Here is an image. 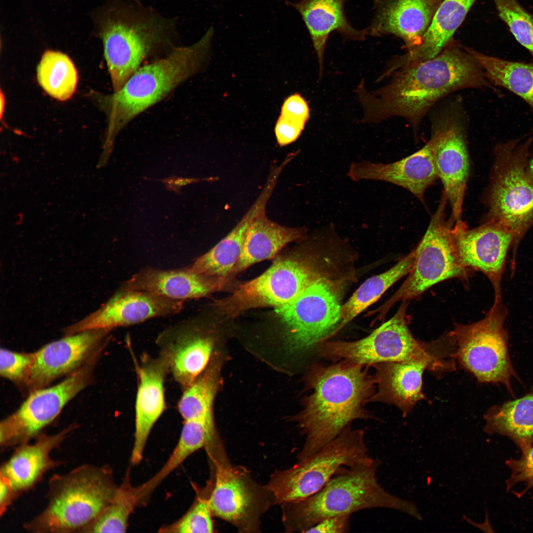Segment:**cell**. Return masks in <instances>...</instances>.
I'll list each match as a JSON object with an SVG mask.
<instances>
[{"label": "cell", "instance_id": "6da1fadb", "mask_svg": "<svg viewBox=\"0 0 533 533\" xmlns=\"http://www.w3.org/2000/svg\"><path fill=\"white\" fill-rule=\"evenodd\" d=\"M391 74L389 82L375 91L367 90L363 81L358 86L363 123L400 117L416 131L430 109L455 91L489 88L498 93L476 59L454 39L435 57L404 65Z\"/></svg>", "mask_w": 533, "mask_h": 533}, {"label": "cell", "instance_id": "7a4b0ae2", "mask_svg": "<svg viewBox=\"0 0 533 533\" xmlns=\"http://www.w3.org/2000/svg\"><path fill=\"white\" fill-rule=\"evenodd\" d=\"M363 366L342 361L315 365L308 372L306 385L312 391L295 418L305 436L298 461L315 453L354 420L372 418L365 406L375 392V380Z\"/></svg>", "mask_w": 533, "mask_h": 533}, {"label": "cell", "instance_id": "3957f363", "mask_svg": "<svg viewBox=\"0 0 533 533\" xmlns=\"http://www.w3.org/2000/svg\"><path fill=\"white\" fill-rule=\"evenodd\" d=\"M380 462L373 458L349 467L311 495L281 505L285 530L305 533L325 518L372 508L392 509L418 517L419 513L414 504L393 495L379 483Z\"/></svg>", "mask_w": 533, "mask_h": 533}, {"label": "cell", "instance_id": "277c9868", "mask_svg": "<svg viewBox=\"0 0 533 533\" xmlns=\"http://www.w3.org/2000/svg\"><path fill=\"white\" fill-rule=\"evenodd\" d=\"M92 19L93 32L102 42L114 92L146 58L171 45L173 23L146 8L113 1L96 10Z\"/></svg>", "mask_w": 533, "mask_h": 533}, {"label": "cell", "instance_id": "5b68a950", "mask_svg": "<svg viewBox=\"0 0 533 533\" xmlns=\"http://www.w3.org/2000/svg\"><path fill=\"white\" fill-rule=\"evenodd\" d=\"M214 30L190 45L172 48L161 58L140 67L121 88L102 99L109 118L106 150L132 119L162 100L201 67L208 53Z\"/></svg>", "mask_w": 533, "mask_h": 533}, {"label": "cell", "instance_id": "8992f818", "mask_svg": "<svg viewBox=\"0 0 533 533\" xmlns=\"http://www.w3.org/2000/svg\"><path fill=\"white\" fill-rule=\"evenodd\" d=\"M47 503L24 527L36 533L80 532L111 502L118 488L107 467L83 464L49 480Z\"/></svg>", "mask_w": 533, "mask_h": 533}, {"label": "cell", "instance_id": "52a82bcc", "mask_svg": "<svg viewBox=\"0 0 533 533\" xmlns=\"http://www.w3.org/2000/svg\"><path fill=\"white\" fill-rule=\"evenodd\" d=\"M372 458L364 431L349 427L308 457L276 470L266 486L275 504L297 502L319 491L336 475Z\"/></svg>", "mask_w": 533, "mask_h": 533}, {"label": "cell", "instance_id": "ba28073f", "mask_svg": "<svg viewBox=\"0 0 533 533\" xmlns=\"http://www.w3.org/2000/svg\"><path fill=\"white\" fill-rule=\"evenodd\" d=\"M533 131L526 137L498 145L489 192L490 221L513 235L514 249L533 223V181L527 160Z\"/></svg>", "mask_w": 533, "mask_h": 533}, {"label": "cell", "instance_id": "9c48e42d", "mask_svg": "<svg viewBox=\"0 0 533 533\" xmlns=\"http://www.w3.org/2000/svg\"><path fill=\"white\" fill-rule=\"evenodd\" d=\"M506 316L501 299L495 300L484 318L470 324H455L450 333L457 345L454 356L462 367L479 382L502 384L515 397L512 382L520 380L509 354Z\"/></svg>", "mask_w": 533, "mask_h": 533}, {"label": "cell", "instance_id": "30bf717a", "mask_svg": "<svg viewBox=\"0 0 533 533\" xmlns=\"http://www.w3.org/2000/svg\"><path fill=\"white\" fill-rule=\"evenodd\" d=\"M394 315L366 337L353 342L323 341L316 345L319 355L333 361L339 360L362 365L419 359L439 358V341L424 343L417 340L410 331L407 319L409 301H401Z\"/></svg>", "mask_w": 533, "mask_h": 533}, {"label": "cell", "instance_id": "8fae6325", "mask_svg": "<svg viewBox=\"0 0 533 533\" xmlns=\"http://www.w3.org/2000/svg\"><path fill=\"white\" fill-rule=\"evenodd\" d=\"M448 202L443 192L438 208L427 230L415 248L414 265L408 277L394 294L378 310L383 318L396 302L410 301L434 285L445 280L465 279L468 270L461 264L457 253L453 227L445 219Z\"/></svg>", "mask_w": 533, "mask_h": 533}, {"label": "cell", "instance_id": "7c38bea8", "mask_svg": "<svg viewBox=\"0 0 533 533\" xmlns=\"http://www.w3.org/2000/svg\"><path fill=\"white\" fill-rule=\"evenodd\" d=\"M311 268L297 254L279 257L263 274L241 284L229 296L216 301L213 306L221 316L231 318L251 308L285 305L320 276Z\"/></svg>", "mask_w": 533, "mask_h": 533}, {"label": "cell", "instance_id": "4fadbf2b", "mask_svg": "<svg viewBox=\"0 0 533 533\" xmlns=\"http://www.w3.org/2000/svg\"><path fill=\"white\" fill-rule=\"evenodd\" d=\"M336 288L319 276L294 300L275 308L290 349H308L338 332L342 305Z\"/></svg>", "mask_w": 533, "mask_h": 533}, {"label": "cell", "instance_id": "5bb4252c", "mask_svg": "<svg viewBox=\"0 0 533 533\" xmlns=\"http://www.w3.org/2000/svg\"><path fill=\"white\" fill-rule=\"evenodd\" d=\"M214 479L209 496L213 516L234 526L240 532H257L261 517L275 504L266 486H261L242 466L228 458L214 462Z\"/></svg>", "mask_w": 533, "mask_h": 533}, {"label": "cell", "instance_id": "9a60e30c", "mask_svg": "<svg viewBox=\"0 0 533 533\" xmlns=\"http://www.w3.org/2000/svg\"><path fill=\"white\" fill-rule=\"evenodd\" d=\"M96 361L84 365L54 385L30 392L20 407L1 421V447L29 442L41 434L67 403L91 382Z\"/></svg>", "mask_w": 533, "mask_h": 533}, {"label": "cell", "instance_id": "2e32d148", "mask_svg": "<svg viewBox=\"0 0 533 533\" xmlns=\"http://www.w3.org/2000/svg\"><path fill=\"white\" fill-rule=\"evenodd\" d=\"M463 111L455 102L435 114L432 120V129L438 135L434 153L436 171L454 221L460 220L470 170Z\"/></svg>", "mask_w": 533, "mask_h": 533}, {"label": "cell", "instance_id": "e0dca14e", "mask_svg": "<svg viewBox=\"0 0 533 533\" xmlns=\"http://www.w3.org/2000/svg\"><path fill=\"white\" fill-rule=\"evenodd\" d=\"M111 330L91 329L49 343L33 352L24 388L29 393L49 384L98 360L111 337Z\"/></svg>", "mask_w": 533, "mask_h": 533}, {"label": "cell", "instance_id": "ac0fdd59", "mask_svg": "<svg viewBox=\"0 0 533 533\" xmlns=\"http://www.w3.org/2000/svg\"><path fill=\"white\" fill-rule=\"evenodd\" d=\"M184 301L166 298L148 292L119 289L99 308L63 330L65 335L91 329L128 326L155 317L179 312Z\"/></svg>", "mask_w": 533, "mask_h": 533}, {"label": "cell", "instance_id": "d6986e66", "mask_svg": "<svg viewBox=\"0 0 533 533\" xmlns=\"http://www.w3.org/2000/svg\"><path fill=\"white\" fill-rule=\"evenodd\" d=\"M453 229L461 265L468 270L484 273L493 285L495 299H501L502 275L507 252L513 243L511 232L492 221L469 229L465 222L459 220L456 221Z\"/></svg>", "mask_w": 533, "mask_h": 533}, {"label": "cell", "instance_id": "ffe728a7", "mask_svg": "<svg viewBox=\"0 0 533 533\" xmlns=\"http://www.w3.org/2000/svg\"><path fill=\"white\" fill-rule=\"evenodd\" d=\"M197 324L184 320L165 329L156 339L158 353L182 389L204 372L212 358L214 340Z\"/></svg>", "mask_w": 533, "mask_h": 533}, {"label": "cell", "instance_id": "44dd1931", "mask_svg": "<svg viewBox=\"0 0 533 533\" xmlns=\"http://www.w3.org/2000/svg\"><path fill=\"white\" fill-rule=\"evenodd\" d=\"M137 380L135 404V432L130 457L132 465L142 460L152 427L166 408L164 381L169 373L165 358L158 353H144L138 360L129 347Z\"/></svg>", "mask_w": 533, "mask_h": 533}, {"label": "cell", "instance_id": "7402d4cb", "mask_svg": "<svg viewBox=\"0 0 533 533\" xmlns=\"http://www.w3.org/2000/svg\"><path fill=\"white\" fill-rule=\"evenodd\" d=\"M438 135L432 129L427 143L413 154L390 163L369 161L351 164L347 176L353 181L374 180L401 186L421 200L426 189L438 178L434 153Z\"/></svg>", "mask_w": 533, "mask_h": 533}, {"label": "cell", "instance_id": "603a6c76", "mask_svg": "<svg viewBox=\"0 0 533 533\" xmlns=\"http://www.w3.org/2000/svg\"><path fill=\"white\" fill-rule=\"evenodd\" d=\"M442 0H373L374 15L367 35H392L407 51L418 47Z\"/></svg>", "mask_w": 533, "mask_h": 533}, {"label": "cell", "instance_id": "cb8c5ba5", "mask_svg": "<svg viewBox=\"0 0 533 533\" xmlns=\"http://www.w3.org/2000/svg\"><path fill=\"white\" fill-rule=\"evenodd\" d=\"M447 365L449 363L431 359L374 364L376 390L370 402L393 404L406 415L417 402L425 398L422 391L424 370L448 368Z\"/></svg>", "mask_w": 533, "mask_h": 533}, {"label": "cell", "instance_id": "d4e9b609", "mask_svg": "<svg viewBox=\"0 0 533 533\" xmlns=\"http://www.w3.org/2000/svg\"><path fill=\"white\" fill-rule=\"evenodd\" d=\"M230 281L226 278L197 274L188 267L170 270L149 267L134 274L121 287L185 301L204 297L221 291Z\"/></svg>", "mask_w": 533, "mask_h": 533}, {"label": "cell", "instance_id": "484cf974", "mask_svg": "<svg viewBox=\"0 0 533 533\" xmlns=\"http://www.w3.org/2000/svg\"><path fill=\"white\" fill-rule=\"evenodd\" d=\"M76 426L71 424L52 435L42 433L32 443L19 445L1 466L0 475L9 482L17 495L31 489L47 471L60 464L51 458V453Z\"/></svg>", "mask_w": 533, "mask_h": 533}, {"label": "cell", "instance_id": "4316f807", "mask_svg": "<svg viewBox=\"0 0 533 533\" xmlns=\"http://www.w3.org/2000/svg\"><path fill=\"white\" fill-rule=\"evenodd\" d=\"M348 0H300L287 3L301 15L309 32L319 65V76L323 70L325 49L330 34L339 33L344 40L363 41L366 29L357 30L348 22L344 10Z\"/></svg>", "mask_w": 533, "mask_h": 533}, {"label": "cell", "instance_id": "83f0119b", "mask_svg": "<svg viewBox=\"0 0 533 533\" xmlns=\"http://www.w3.org/2000/svg\"><path fill=\"white\" fill-rule=\"evenodd\" d=\"M275 185L273 181L267 180L256 201L231 231L188 266L189 269L197 274L228 278L239 260L249 226L258 215L266 211Z\"/></svg>", "mask_w": 533, "mask_h": 533}, {"label": "cell", "instance_id": "f1b7e54d", "mask_svg": "<svg viewBox=\"0 0 533 533\" xmlns=\"http://www.w3.org/2000/svg\"><path fill=\"white\" fill-rule=\"evenodd\" d=\"M476 0H443L420 44L392 59L386 70L387 72L392 73L404 65L430 59L440 53L454 39V34Z\"/></svg>", "mask_w": 533, "mask_h": 533}, {"label": "cell", "instance_id": "f546056e", "mask_svg": "<svg viewBox=\"0 0 533 533\" xmlns=\"http://www.w3.org/2000/svg\"><path fill=\"white\" fill-rule=\"evenodd\" d=\"M305 227L290 228L269 219L265 211L258 215L249 226L239 260L228 278L234 277L251 266L274 258L288 244L305 239Z\"/></svg>", "mask_w": 533, "mask_h": 533}, {"label": "cell", "instance_id": "4dcf8cb0", "mask_svg": "<svg viewBox=\"0 0 533 533\" xmlns=\"http://www.w3.org/2000/svg\"><path fill=\"white\" fill-rule=\"evenodd\" d=\"M484 431L511 439L521 450L533 445V390L524 396L489 408Z\"/></svg>", "mask_w": 533, "mask_h": 533}, {"label": "cell", "instance_id": "1f68e13d", "mask_svg": "<svg viewBox=\"0 0 533 533\" xmlns=\"http://www.w3.org/2000/svg\"><path fill=\"white\" fill-rule=\"evenodd\" d=\"M217 437L214 424L204 420H184L179 439L166 462L153 476L135 488L138 502L149 496L190 456L212 443Z\"/></svg>", "mask_w": 533, "mask_h": 533}, {"label": "cell", "instance_id": "d6a6232c", "mask_svg": "<svg viewBox=\"0 0 533 533\" xmlns=\"http://www.w3.org/2000/svg\"><path fill=\"white\" fill-rule=\"evenodd\" d=\"M482 68L489 81L522 99L533 111V62L504 60L464 47Z\"/></svg>", "mask_w": 533, "mask_h": 533}, {"label": "cell", "instance_id": "836d02e7", "mask_svg": "<svg viewBox=\"0 0 533 533\" xmlns=\"http://www.w3.org/2000/svg\"><path fill=\"white\" fill-rule=\"evenodd\" d=\"M415 259L414 249L387 270L370 277L362 283L350 298L342 305L338 331L376 302L398 280L408 274L414 265Z\"/></svg>", "mask_w": 533, "mask_h": 533}, {"label": "cell", "instance_id": "e575fe53", "mask_svg": "<svg viewBox=\"0 0 533 533\" xmlns=\"http://www.w3.org/2000/svg\"><path fill=\"white\" fill-rule=\"evenodd\" d=\"M213 357L204 372L183 389L177 403L184 420L214 417L213 403L220 383V366Z\"/></svg>", "mask_w": 533, "mask_h": 533}, {"label": "cell", "instance_id": "d590c367", "mask_svg": "<svg viewBox=\"0 0 533 533\" xmlns=\"http://www.w3.org/2000/svg\"><path fill=\"white\" fill-rule=\"evenodd\" d=\"M38 81L50 96L59 101L70 99L77 82L76 69L66 54L52 50L45 51L37 67Z\"/></svg>", "mask_w": 533, "mask_h": 533}, {"label": "cell", "instance_id": "8d00e7d4", "mask_svg": "<svg viewBox=\"0 0 533 533\" xmlns=\"http://www.w3.org/2000/svg\"><path fill=\"white\" fill-rule=\"evenodd\" d=\"M138 503L135 488L127 485L118 488L111 502L80 532L125 533L130 514Z\"/></svg>", "mask_w": 533, "mask_h": 533}, {"label": "cell", "instance_id": "74e56055", "mask_svg": "<svg viewBox=\"0 0 533 533\" xmlns=\"http://www.w3.org/2000/svg\"><path fill=\"white\" fill-rule=\"evenodd\" d=\"M498 16L516 40L530 53L533 62V14L517 0H493Z\"/></svg>", "mask_w": 533, "mask_h": 533}, {"label": "cell", "instance_id": "f35d334b", "mask_svg": "<svg viewBox=\"0 0 533 533\" xmlns=\"http://www.w3.org/2000/svg\"><path fill=\"white\" fill-rule=\"evenodd\" d=\"M211 493V492H210ZM200 496L191 508L178 521L167 526L164 532L179 533H210L214 532L213 514L209 504V496Z\"/></svg>", "mask_w": 533, "mask_h": 533}, {"label": "cell", "instance_id": "ab89813d", "mask_svg": "<svg viewBox=\"0 0 533 533\" xmlns=\"http://www.w3.org/2000/svg\"><path fill=\"white\" fill-rule=\"evenodd\" d=\"M33 356V352H19L1 348L0 376L17 386L24 388Z\"/></svg>", "mask_w": 533, "mask_h": 533}, {"label": "cell", "instance_id": "60d3db41", "mask_svg": "<svg viewBox=\"0 0 533 533\" xmlns=\"http://www.w3.org/2000/svg\"><path fill=\"white\" fill-rule=\"evenodd\" d=\"M511 470L506 480V490L522 483L526 487L523 493L533 489V445L521 450V456L518 459H510L506 461Z\"/></svg>", "mask_w": 533, "mask_h": 533}, {"label": "cell", "instance_id": "b9f144b4", "mask_svg": "<svg viewBox=\"0 0 533 533\" xmlns=\"http://www.w3.org/2000/svg\"><path fill=\"white\" fill-rule=\"evenodd\" d=\"M305 124L295 118L281 114L275 127L278 144L282 147L295 142L300 136Z\"/></svg>", "mask_w": 533, "mask_h": 533}, {"label": "cell", "instance_id": "7bdbcfd3", "mask_svg": "<svg viewBox=\"0 0 533 533\" xmlns=\"http://www.w3.org/2000/svg\"><path fill=\"white\" fill-rule=\"evenodd\" d=\"M351 515L344 514L323 519L307 530L305 533H343L348 532Z\"/></svg>", "mask_w": 533, "mask_h": 533}, {"label": "cell", "instance_id": "ee69618b", "mask_svg": "<svg viewBox=\"0 0 533 533\" xmlns=\"http://www.w3.org/2000/svg\"><path fill=\"white\" fill-rule=\"evenodd\" d=\"M281 113L294 114L306 122L309 118L308 104L299 94L291 95L285 100Z\"/></svg>", "mask_w": 533, "mask_h": 533}, {"label": "cell", "instance_id": "f6af8a7d", "mask_svg": "<svg viewBox=\"0 0 533 533\" xmlns=\"http://www.w3.org/2000/svg\"><path fill=\"white\" fill-rule=\"evenodd\" d=\"M214 180H217V178L211 177L203 179L186 178L174 176L159 181H161V182L165 185L167 189L179 194L180 193L181 188L184 186L191 183H197L201 181H210Z\"/></svg>", "mask_w": 533, "mask_h": 533}, {"label": "cell", "instance_id": "bcb514c9", "mask_svg": "<svg viewBox=\"0 0 533 533\" xmlns=\"http://www.w3.org/2000/svg\"><path fill=\"white\" fill-rule=\"evenodd\" d=\"M17 494L9 482L0 476V513L1 516L5 512Z\"/></svg>", "mask_w": 533, "mask_h": 533}, {"label": "cell", "instance_id": "7dc6e473", "mask_svg": "<svg viewBox=\"0 0 533 533\" xmlns=\"http://www.w3.org/2000/svg\"><path fill=\"white\" fill-rule=\"evenodd\" d=\"M529 166L527 168V171L528 174L531 179L533 181V157L531 159Z\"/></svg>", "mask_w": 533, "mask_h": 533}, {"label": "cell", "instance_id": "c3c4849f", "mask_svg": "<svg viewBox=\"0 0 533 533\" xmlns=\"http://www.w3.org/2000/svg\"><path fill=\"white\" fill-rule=\"evenodd\" d=\"M4 104H5L4 96L3 94H2V91H0V118H1V119L2 118V116L3 112L4 109Z\"/></svg>", "mask_w": 533, "mask_h": 533}, {"label": "cell", "instance_id": "681fc988", "mask_svg": "<svg viewBox=\"0 0 533 533\" xmlns=\"http://www.w3.org/2000/svg\"><path fill=\"white\" fill-rule=\"evenodd\" d=\"M198 420H199V419H198ZM200 420H201V419H200ZM216 442H215V443H216ZM211 446H212V445H211ZM209 447H208V448H209Z\"/></svg>", "mask_w": 533, "mask_h": 533}]
</instances>
